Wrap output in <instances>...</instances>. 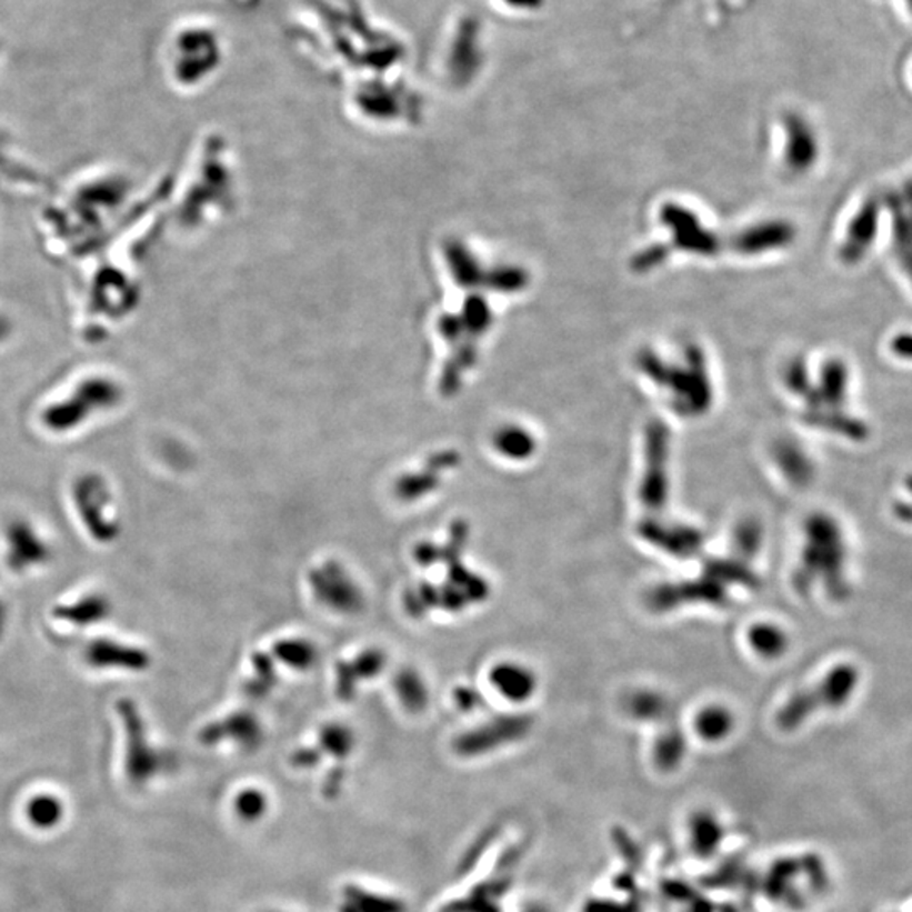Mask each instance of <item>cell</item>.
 Returning a JSON list of instances; mask_svg holds the SVG:
<instances>
[{"label": "cell", "mask_w": 912, "mask_h": 912, "mask_svg": "<svg viewBox=\"0 0 912 912\" xmlns=\"http://www.w3.org/2000/svg\"><path fill=\"white\" fill-rule=\"evenodd\" d=\"M128 181L109 168L80 174L67 184L39 217V233L58 259H83L109 242L128 201Z\"/></svg>", "instance_id": "6da1fadb"}, {"label": "cell", "mask_w": 912, "mask_h": 912, "mask_svg": "<svg viewBox=\"0 0 912 912\" xmlns=\"http://www.w3.org/2000/svg\"><path fill=\"white\" fill-rule=\"evenodd\" d=\"M58 395L39 409V423L51 434L74 433L126 401V385L107 367L78 370Z\"/></svg>", "instance_id": "7a4b0ae2"}, {"label": "cell", "mask_w": 912, "mask_h": 912, "mask_svg": "<svg viewBox=\"0 0 912 912\" xmlns=\"http://www.w3.org/2000/svg\"><path fill=\"white\" fill-rule=\"evenodd\" d=\"M166 48L168 71L174 83L193 87L222 67L226 39L209 21L190 19L174 28Z\"/></svg>", "instance_id": "3957f363"}, {"label": "cell", "mask_w": 912, "mask_h": 912, "mask_svg": "<svg viewBox=\"0 0 912 912\" xmlns=\"http://www.w3.org/2000/svg\"><path fill=\"white\" fill-rule=\"evenodd\" d=\"M845 543L835 519L816 514L808 519L806 544L796 573L798 592H808L818 580L833 599L846 593Z\"/></svg>", "instance_id": "277c9868"}, {"label": "cell", "mask_w": 912, "mask_h": 912, "mask_svg": "<svg viewBox=\"0 0 912 912\" xmlns=\"http://www.w3.org/2000/svg\"><path fill=\"white\" fill-rule=\"evenodd\" d=\"M73 504L81 524L99 544H112L120 538L122 524L116 512L109 480L97 472H87L73 483Z\"/></svg>", "instance_id": "5b68a950"}, {"label": "cell", "mask_w": 912, "mask_h": 912, "mask_svg": "<svg viewBox=\"0 0 912 912\" xmlns=\"http://www.w3.org/2000/svg\"><path fill=\"white\" fill-rule=\"evenodd\" d=\"M859 684V673L849 664L833 668L820 684L810 690L800 691L785 701L779 710L778 725L782 730L798 729L808 716L813 715L816 709H836L842 706L852 696Z\"/></svg>", "instance_id": "8992f818"}, {"label": "cell", "mask_w": 912, "mask_h": 912, "mask_svg": "<svg viewBox=\"0 0 912 912\" xmlns=\"http://www.w3.org/2000/svg\"><path fill=\"white\" fill-rule=\"evenodd\" d=\"M117 713L122 719L126 735H128V774L134 784H144L156 774L164 771V755L159 754L148 739L144 719L136 701L123 698L117 701Z\"/></svg>", "instance_id": "52a82bcc"}, {"label": "cell", "mask_w": 912, "mask_h": 912, "mask_svg": "<svg viewBox=\"0 0 912 912\" xmlns=\"http://www.w3.org/2000/svg\"><path fill=\"white\" fill-rule=\"evenodd\" d=\"M730 587L704 564L700 577L690 582L667 583L652 590L648 602L658 612H668L684 603H709L722 607L730 603Z\"/></svg>", "instance_id": "ba28073f"}, {"label": "cell", "mask_w": 912, "mask_h": 912, "mask_svg": "<svg viewBox=\"0 0 912 912\" xmlns=\"http://www.w3.org/2000/svg\"><path fill=\"white\" fill-rule=\"evenodd\" d=\"M531 726L529 716H497L477 729L462 733L459 739L454 740L453 749L462 758H480L495 749L504 748L508 743L524 739Z\"/></svg>", "instance_id": "9c48e42d"}, {"label": "cell", "mask_w": 912, "mask_h": 912, "mask_svg": "<svg viewBox=\"0 0 912 912\" xmlns=\"http://www.w3.org/2000/svg\"><path fill=\"white\" fill-rule=\"evenodd\" d=\"M485 38L477 16H460L443 41V63L457 71L475 73L485 60Z\"/></svg>", "instance_id": "30bf717a"}, {"label": "cell", "mask_w": 912, "mask_h": 912, "mask_svg": "<svg viewBox=\"0 0 912 912\" xmlns=\"http://www.w3.org/2000/svg\"><path fill=\"white\" fill-rule=\"evenodd\" d=\"M310 583L317 599L328 609L340 613H355L362 610V590L342 564L327 561L313 570Z\"/></svg>", "instance_id": "8fae6325"}, {"label": "cell", "mask_w": 912, "mask_h": 912, "mask_svg": "<svg viewBox=\"0 0 912 912\" xmlns=\"http://www.w3.org/2000/svg\"><path fill=\"white\" fill-rule=\"evenodd\" d=\"M6 544H8L6 564L16 574L44 567L53 558V551L47 539L39 534L38 529L26 519H14L9 522L6 529Z\"/></svg>", "instance_id": "7c38bea8"}, {"label": "cell", "mask_w": 912, "mask_h": 912, "mask_svg": "<svg viewBox=\"0 0 912 912\" xmlns=\"http://www.w3.org/2000/svg\"><path fill=\"white\" fill-rule=\"evenodd\" d=\"M668 434L661 427L651 437L648 450V465L639 487V497L649 511H661L670 499V469H668Z\"/></svg>", "instance_id": "4fadbf2b"}, {"label": "cell", "mask_w": 912, "mask_h": 912, "mask_svg": "<svg viewBox=\"0 0 912 912\" xmlns=\"http://www.w3.org/2000/svg\"><path fill=\"white\" fill-rule=\"evenodd\" d=\"M892 219V251L912 282V177L882 198Z\"/></svg>", "instance_id": "5bb4252c"}, {"label": "cell", "mask_w": 912, "mask_h": 912, "mask_svg": "<svg viewBox=\"0 0 912 912\" xmlns=\"http://www.w3.org/2000/svg\"><path fill=\"white\" fill-rule=\"evenodd\" d=\"M83 655L87 664L97 671L144 673L151 667V654L144 649L109 638L93 639Z\"/></svg>", "instance_id": "9a60e30c"}, {"label": "cell", "mask_w": 912, "mask_h": 912, "mask_svg": "<svg viewBox=\"0 0 912 912\" xmlns=\"http://www.w3.org/2000/svg\"><path fill=\"white\" fill-rule=\"evenodd\" d=\"M884 209L882 198L870 197L863 201L859 212L850 222L849 230H846L845 242H843L842 255L843 261L849 264H856L865 258L872 243L875 242V237L879 232V219Z\"/></svg>", "instance_id": "2e32d148"}, {"label": "cell", "mask_w": 912, "mask_h": 912, "mask_svg": "<svg viewBox=\"0 0 912 912\" xmlns=\"http://www.w3.org/2000/svg\"><path fill=\"white\" fill-rule=\"evenodd\" d=\"M639 532L652 547H658L659 550L678 558L694 557L703 547L701 532L693 525L680 524V522L668 524V522L651 519L639 528Z\"/></svg>", "instance_id": "e0dca14e"}, {"label": "cell", "mask_w": 912, "mask_h": 912, "mask_svg": "<svg viewBox=\"0 0 912 912\" xmlns=\"http://www.w3.org/2000/svg\"><path fill=\"white\" fill-rule=\"evenodd\" d=\"M262 739H264V733H262L261 723L249 713H237V715L227 716L222 722L210 723L200 733L201 743L204 745H216V743L229 740L245 751H255L261 745Z\"/></svg>", "instance_id": "ac0fdd59"}, {"label": "cell", "mask_w": 912, "mask_h": 912, "mask_svg": "<svg viewBox=\"0 0 912 912\" xmlns=\"http://www.w3.org/2000/svg\"><path fill=\"white\" fill-rule=\"evenodd\" d=\"M490 684L505 700L525 703L538 690V677L531 668L524 667L521 662L505 661L492 668Z\"/></svg>", "instance_id": "d6986e66"}, {"label": "cell", "mask_w": 912, "mask_h": 912, "mask_svg": "<svg viewBox=\"0 0 912 912\" xmlns=\"http://www.w3.org/2000/svg\"><path fill=\"white\" fill-rule=\"evenodd\" d=\"M112 615V602L102 593H89L71 603H61L53 609V617L73 628H92L102 624Z\"/></svg>", "instance_id": "ffe728a7"}, {"label": "cell", "mask_w": 912, "mask_h": 912, "mask_svg": "<svg viewBox=\"0 0 912 912\" xmlns=\"http://www.w3.org/2000/svg\"><path fill=\"white\" fill-rule=\"evenodd\" d=\"M339 912H408V904L398 895L359 884H347L342 891Z\"/></svg>", "instance_id": "44dd1931"}, {"label": "cell", "mask_w": 912, "mask_h": 912, "mask_svg": "<svg viewBox=\"0 0 912 912\" xmlns=\"http://www.w3.org/2000/svg\"><path fill=\"white\" fill-rule=\"evenodd\" d=\"M385 664V655L381 651L362 652L355 661L342 664L339 670V694L343 700H350L355 690L357 681L362 678H372L381 673Z\"/></svg>", "instance_id": "7402d4cb"}, {"label": "cell", "mask_w": 912, "mask_h": 912, "mask_svg": "<svg viewBox=\"0 0 912 912\" xmlns=\"http://www.w3.org/2000/svg\"><path fill=\"white\" fill-rule=\"evenodd\" d=\"M735 726V716L723 704H706L694 716V730L706 742H722Z\"/></svg>", "instance_id": "603a6c76"}, {"label": "cell", "mask_w": 912, "mask_h": 912, "mask_svg": "<svg viewBox=\"0 0 912 912\" xmlns=\"http://www.w3.org/2000/svg\"><path fill=\"white\" fill-rule=\"evenodd\" d=\"M748 639L755 654L761 655L762 659H771V661L782 658L790 645V639L784 629L772 622H759L752 625Z\"/></svg>", "instance_id": "cb8c5ba5"}, {"label": "cell", "mask_w": 912, "mask_h": 912, "mask_svg": "<svg viewBox=\"0 0 912 912\" xmlns=\"http://www.w3.org/2000/svg\"><path fill=\"white\" fill-rule=\"evenodd\" d=\"M625 710L635 720L659 722L668 719L671 713V703L664 694L654 690H638L625 701Z\"/></svg>", "instance_id": "d4e9b609"}, {"label": "cell", "mask_w": 912, "mask_h": 912, "mask_svg": "<svg viewBox=\"0 0 912 912\" xmlns=\"http://www.w3.org/2000/svg\"><path fill=\"white\" fill-rule=\"evenodd\" d=\"M788 129H790L791 161L796 168L803 170V168L813 164L814 158H816V139H814L810 126L801 117H790L788 119Z\"/></svg>", "instance_id": "484cf974"}, {"label": "cell", "mask_w": 912, "mask_h": 912, "mask_svg": "<svg viewBox=\"0 0 912 912\" xmlns=\"http://www.w3.org/2000/svg\"><path fill=\"white\" fill-rule=\"evenodd\" d=\"M686 754V740L678 726L664 730L654 745V761L662 771H673Z\"/></svg>", "instance_id": "4316f807"}, {"label": "cell", "mask_w": 912, "mask_h": 912, "mask_svg": "<svg viewBox=\"0 0 912 912\" xmlns=\"http://www.w3.org/2000/svg\"><path fill=\"white\" fill-rule=\"evenodd\" d=\"M395 693L404 704V709L412 713L423 712L428 704V688L423 678L417 671L404 670L395 678Z\"/></svg>", "instance_id": "83f0119b"}, {"label": "cell", "mask_w": 912, "mask_h": 912, "mask_svg": "<svg viewBox=\"0 0 912 912\" xmlns=\"http://www.w3.org/2000/svg\"><path fill=\"white\" fill-rule=\"evenodd\" d=\"M268 794L259 788H243L233 798V813L242 823H258L268 814Z\"/></svg>", "instance_id": "f1b7e54d"}, {"label": "cell", "mask_w": 912, "mask_h": 912, "mask_svg": "<svg viewBox=\"0 0 912 912\" xmlns=\"http://www.w3.org/2000/svg\"><path fill=\"white\" fill-rule=\"evenodd\" d=\"M275 655L289 668L297 671H307L318 659L317 648L304 639H288L275 644Z\"/></svg>", "instance_id": "f546056e"}, {"label": "cell", "mask_w": 912, "mask_h": 912, "mask_svg": "<svg viewBox=\"0 0 912 912\" xmlns=\"http://www.w3.org/2000/svg\"><path fill=\"white\" fill-rule=\"evenodd\" d=\"M495 448L505 459L525 460L534 453L535 441L531 433L521 428H508L497 433Z\"/></svg>", "instance_id": "4dcf8cb0"}, {"label": "cell", "mask_w": 912, "mask_h": 912, "mask_svg": "<svg viewBox=\"0 0 912 912\" xmlns=\"http://www.w3.org/2000/svg\"><path fill=\"white\" fill-rule=\"evenodd\" d=\"M775 460H778V465L781 467L784 475L788 477L794 485H804V483L810 482V460H808L806 454H804L800 448L794 447V444H782V447L775 451Z\"/></svg>", "instance_id": "1f68e13d"}, {"label": "cell", "mask_w": 912, "mask_h": 912, "mask_svg": "<svg viewBox=\"0 0 912 912\" xmlns=\"http://www.w3.org/2000/svg\"><path fill=\"white\" fill-rule=\"evenodd\" d=\"M355 748V736L352 730L339 723H331V725L323 726L320 732V751L323 754L331 755V758L343 759L349 758Z\"/></svg>", "instance_id": "d6a6232c"}, {"label": "cell", "mask_w": 912, "mask_h": 912, "mask_svg": "<svg viewBox=\"0 0 912 912\" xmlns=\"http://www.w3.org/2000/svg\"><path fill=\"white\" fill-rule=\"evenodd\" d=\"M438 467H448V460L441 462ZM438 467H433V470L430 469L428 472L402 477L395 485V492L402 501H418L421 497L428 495L431 490L434 492L441 482L440 475L437 473Z\"/></svg>", "instance_id": "836d02e7"}, {"label": "cell", "mask_w": 912, "mask_h": 912, "mask_svg": "<svg viewBox=\"0 0 912 912\" xmlns=\"http://www.w3.org/2000/svg\"><path fill=\"white\" fill-rule=\"evenodd\" d=\"M824 402L840 408L845 402L846 385H849V372L842 362L828 363L823 375Z\"/></svg>", "instance_id": "e575fe53"}, {"label": "cell", "mask_w": 912, "mask_h": 912, "mask_svg": "<svg viewBox=\"0 0 912 912\" xmlns=\"http://www.w3.org/2000/svg\"><path fill=\"white\" fill-rule=\"evenodd\" d=\"M733 544H735V550L742 554L743 561L754 558L762 544V529L759 522L752 519L740 522L733 534Z\"/></svg>", "instance_id": "d590c367"}, {"label": "cell", "mask_w": 912, "mask_h": 912, "mask_svg": "<svg viewBox=\"0 0 912 912\" xmlns=\"http://www.w3.org/2000/svg\"><path fill=\"white\" fill-rule=\"evenodd\" d=\"M693 845L698 852L709 853L712 852L715 846H719L722 830H720V824L716 823L712 816H706V814L696 816L693 823Z\"/></svg>", "instance_id": "8d00e7d4"}, {"label": "cell", "mask_w": 912, "mask_h": 912, "mask_svg": "<svg viewBox=\"0 0 912 912\" xmlns=\"http://www.w3.org/2000/svg\"><path fill=\"white\" fill-rule=\"evenodd\" d=\"M28 813L36 826L50 828L60 821L63 810L57 798L38 796L31 801Z\"/></svg>", "instance_id": "74e56055"}, {"label": "cell", "mask_w": 912, "mask_h": 912, "mask_svg": "<svg viewBox=\"0 0 912 912\" xmlns=\"http://www.w3.org/2000/svg\"><path fill=\"white\" fill-rule=\"evenodd\" d=\"M497 9L515 16H532L543 11L547 0H492Z\"/></svg>", "instance_id": "f35d334b"}, {"label": "cell", "mask_w": 912, "mask_h": 912, "mask_svg": "<svg viewBox=\"0 0 912 912\" xmlns=\"http://www.w3.org/2000/svg\"><path fill=\"white\" fill-rule=\"evenodd\" d=\"M16 335V320L6 308L0 307V349L14 340Z\"/></svg>", "instance_id": "ab89813d"}, {"label": "cell", "mask_w": 912, "mask_h": 912, "mask_svg": "<svg viewBox=\"0 0 912 912\" xmlns=\"http://www.w3.org/2000/svg\"><path fill=\"white\" fill-rule=\"evenodd\" d=\"M321 754L323 752L320 749H300V751L294 752L293 762L294 768L298 769H311L317 768L321 761Z\"/></svg>", "instance_id": "60d3db41"}, {"label": "cell", "mask_w": 912, "mask_h": 912, "mask_svg": "<svg viewBox=\"0 0 912 912\" xmlns=\"http://www.w3.org/2000/svg\"><path fill=\"white\" fill-rule=\"evenodd\" d=\"M457 703H459L460 709L469 710L475 709L477 704L480 703V694L477 693L475 690H469V688H462V690L457 691V696H454Z\"/></svg>", "instance_id": "b9f144b4"}, {"label": "cell", "mask_w": 912, "mask_h": 912, "mask_svg": "<svg viewBox=\"0 0 912 912\" xmlns=\"http://www.w3.org/2000/svg\"><path fill=\"white\" fill-rule=\"evenodd\" d=\"M892 350H894L895 355L912 360V333L895 337L894 342H892Z\"/></svg>", "instance_id": "7bdbcfd3"}, {"label": "cell", "mask_w": 912, "mask_h": 912, "mask_svg": "<svg viewBox=\"0 0 912 912\" xmlns=\"http://www.w3.org/2000/svg\"><path fill=\"white\" fill-rule=\"evenodd\" d=\"M9 624V609L4 600L0 599V639L4 638Z\"/></svg>", "instance_id": "ee69618b"}, {"label": "cell", "mask_w": 912, "mask_h": 912, "mask_svg": "<svg viewBox=\"0 0 912 912\" xmlns=\"http://www.w3.org/2000/svg\"><path fill=\"white\" fill-rule=\"evenodd\" d=\"M265 912H279V911H265Z\"/></svg>", "instance_id": "f6af8a7d"}]
</instances>
